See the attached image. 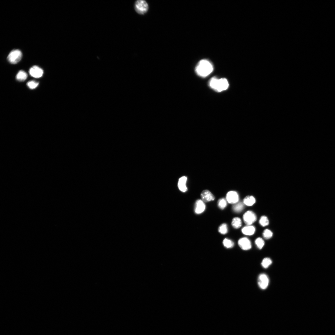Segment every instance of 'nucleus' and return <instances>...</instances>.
Segmentation results:
<instances>
[{"mask_svg":"<svg viewBox=\"0 0 335 335\" xmlns=\"http://www.w3.org/2000/svg\"><path fill=\"white\" fill-rule=\"evenodd\" d=\"M214 70L212 63L207 60H202L197 65L195 69L196 74L200 77H205L210 75Z\"/></svg>","mask_w":335,"mask_h":335,"instance_id":"1","label":"nucleus"},{"mask_svg":"<svg viewBox=\"0 0 335 335\" xmlns=\"http://www.w3.org/2000/svg\"><path fill=\"white\" fill-rule=\"evenodd\" d=\"M209 85L216 92H220L226 90L229 86V82L225 78L218 79L213 77L209 81Z\"/></svg>","mask_w":335,"mask_h":335,"instance_id":"2","label":"nucleus"},{"mask_svg":"<svg viewBox=\"0 0 335 335\" xmlns=\"http://www.w3.org/2000/svg\"><path fill=\"white\" fill-rule=\"evenodd\" d=\"M22 58V53L19 50H14L9 53L8 58V61L11 64H16L19 62Z\"/></svg>","mask_w":335,"mask_h":335,"instance_id":"3","label":"nucleus"},{"mask_svg":"<svg viewBox=\"0 0 335 335\" xmlns=\"http://www.w3.org/2000/svg\"><path fill=\"white\" fill-rule=\"evenodd\" d=\"M134 9L137 13L140 14H144L148 11L149 6L148 4L145 1L139 0L135 3Z\"/></svg>","mask_w":335,"mask_h":335,"instance_id":"4","label":"nucleus"},{"mask_svg":"<svg viewBox=\"0 0 335 335\" xmlns=\"http://www.w3.org/2000/svg\"><path fill=\"white\" fill-rule=\"evenodd\" d=\"M243 219L245 224L248 225H250L255 222L257 217L253 212L248 211L244 214Z\"/></svg>","mask_w":335,"mask_h":335,"instance_id":"5","label":"nucleus"},{"mask_svg":"<svg viewBox=\"0 0 335 335\" xmlns=\"http://www.w3.org/2000/svg\"><path fill=\"white\" fill-rule=\"evenodd\" d=\"M226 200L230 204H236L239 200V195L235 191H230L226 194Z\"/></svg>","mask_w":335,"mask_h":335,"instance_id":"6","label":"nucleus"},{"mask_svg":"<svg viewBox=\"0 0 335 335\" xmlns=\"http://www.w3.org/2000/svg\"><path fill=\"white\" fill-rule=\"evenodd\" d=\"M269 283V278L266 274H262L260 275L258 279V284L261 289H266L267 288Z\"/></svg>","mask_w":335,"mask_h":335,"instance_id":"7","label":"nucleus"},{"mask_svg":"<svg viewBox=\"0 0 335 335\" xmlns=\"http://www.w3.org/2000/svg\"><path fill=\"white\" fill-rule=\"evenodd\" d=\"M29 74L32 77L39 78L43 76L44 71L42 69L37 65H34L29 69Z\"/></svg>","mask_w":335,"mask_h":335,"instance_id":"8","label":"nucleus"},{"mask_svg":"<svg viewBox=\"0 0 335 335\" xmlns=\"http://www.w3.org/2000/svg\"><path fill=\"white\" fill-rule=\"evenodd\" d=\"M238 244L242 249L245 250L250 249L252 247L250 241L246 237H243L239 239Z\"/></svg>","mask_w":335,"mask_h":335,"instance_id":"9","label":"nucleus"},{"mask_svg":"<svg viewBox=\"0 0 335 335\" xmlns=\"http://www.w3.org/2000/svg\"><path fill=\"white\" fill-rule=\"evenodd\" d=\"M202 200L205 202H208L213 201L215 199V197L210 191L205 190L202 191L201 194Z\"/></svg>","mask_w":335,"mask_h":335,"instance_id":"10","label":"nucleus"},{"mask_svg":"<svg viewBox=\"0 0 335 335\" xmlns=\"http://www.w3.org/2000/svg\"><path fill=\"white\" fill-rule=\"evenodd\" d=\"M206 208V205L202 200H197L196 202L195 212L196 214H199L204 212Z\"/></svg>","mask_w":335,"mask_h":335,"instance_id":"11","label":"nucleus"},{"mask_svg":"<svg viewBox=\"0 0 335 335\" xmlns=\"http://www.w3.org/2000/svg\"><path fill=\"white\" fill-rule=\"evenodd\" d=\"M187 179L186 177L183 176L179 179L178 181V188L183 193L186 192L188 190L186 185Z\"/></svg>","mask_w":335,"mask_h":335,"instance_id":"12","label":"nucleus"},{"mask_svg":"<svg viewBox=\"0 0 335 335\" xmlns=\"http://www.w3.org/2000/svg\"><path fill=\"white\" fill-rule=\"evenodd\" d=\"M255 231L254 227L252 226L248 225L244 226L242 229V231L243 234L251 236L253 235Z\"/></svg>","mask_w":335,"mask_h":335,"instance_id":"13","label":"nucleus"},{"mask_svg":"<svg viewBox=\"0 0 335 335\" xmlns=\"http://www.w3.org/2000/svg\"><path fill=\"white\" fill-rule=\"evenodd\" d=\"M28 75L25 71L20 70L16 76V79L18 81L23 82L25 81L27 78Z\"/></svg>","mask_w":335,"mask_h":335,"instance_id":"14","label":"nucleus"},{"mask_svg":"<svg viewBox=\"0 0 335 335\" xmlns=\"http://www.w3.org/2000/svg\"><path fill=\"white\" fill-rule=\"evenodd\" d=\"M255 202V198L252 196H248L246 197L243 201L244 204L248 206H253Z\"/></svg>","mask_w":335,"mask_h":335,"instance_id":"15","label":"nucleus"},{"mask_svg":"<svg viewBox=\"0 0 335 335\" xmlns=\"http://www.w3.org/2000/svg\"><path fill=\"white\" fill-rule=\"evenodd\" d=\"M244 204V203L242 202L237 203L233 206L232 209L235 212L240 213L243 210Z\"/></svg>","mask_w":335,"mask_h":335,"instance_id":"16","label":"nucleus"},{"mask_svg":"<svg viewBox=\"0 0 335 335\" xmlns=\"http://www.w3.org/2000/svg\"><path fill=\"white\" fill-rule=\"evenodd\" d=\"M231 224L233 228L235 229L240 228L242 225L241 220L238 217L234 218L232 220Z\"/></svg>","mask_w":335,"mask_h":335,"instance_id":"17","label":"nucleus"},{"mask_svg":"<svg viewBox=\"0 0 335 335\" xmlns=\"http://www.w3.org/2000/svg\"><path fill=\"white\" fill-rule=\"evenodd\" d=\"M272 261L271 259L266 258L262 260L261 265L264 268H267L272 264Z\"/></svg>","mask_w":335,"mask_h":335,"instance_id":"18","label":"nucleus"},{"mask_svg":"<svg viewBox=\"0 0 335 335\" xmlns=\"http://www.w3.org/2000/svg\"><path fill=\"white\" fill-rule=\"evenodd\" d=\"M219 231L221 234H225L228 232V228L227 225L223 224L221 225L219 228Z\"/></svg>","mask_w":335,"mask_h":335,"instance_id":"19","label":"nucleus"},{"mask_svg":"<svg viewBox=\"0 0 335 335\" xmlns=\"http://www.w3.org/2000/svg\"><path fill=\"white\" fill-rule=\"evenodd\" d=\"M223 243L224 246L227 248H232L234 246V243L228 239H225Z\"/></svg>","mask_w":335,"mask_h":335,"instance_id":"20","label":"nucleus"},{"mask_svg":"<svg viewBox=\"0 0 335 335\" xmlns=\"http://www.w3.org/2000/svg\"><path fill=\"white\" fill-rule=\"evenodd\" d=\"M256 246L259 249H261L264 247L265 243L263 239L261 238H257L255 241Z\"/></svg>","mask_w":335,"mask_h":335,"instance_id":"21","label":"nucleus"},{"mask_svg":"<svg viewBox=\"0 0 335 335\" xmlns=\"http://www.w3.org/2000/svg\"><path fill=\"white\" fill-rule=\"evenodd\" d=\"M39 85V83L35 81H29L27 83V86L32 89H34L37 88Z\"/></svg>","mask_w":335,"mask_h":335,"instance_id":"22","label":"nucleus"},{"mask_svg":"<svg viewBox=\"0 0 335 335\" xmlns=\"http://www.w3.org/2000/svg\"><path fill=\"white\" fill-rule=\"evenodd\" d=\"M226 200L224 198H221L218 201V206L221 209H224L227 206Z\"/></svg>","mask_w":335,"mask_h":335,"instance_id":"23","label":"nucleus"},{"mask_svg":"<svg viewBox=\"0 0 335 335\" xmlns=\"http://www.w3.org/2000/svg\"><path fill=\"white\" fill-rule=\"evenodd\" d=\"M259 222L260 225L263 226H267L269 224V220L265 216H262L261 217L260 220Z\"/></svg>","mask_w":335,"mask_h":335,"instance_id":"24","label":"nucleus"},{"mask_svg":"<svg viewBox=\"0 0 335 335\" xmlns=\"http://www.w3.org/2000/svg\"><path fill=\"white\" fill-rule=\"evenodd\" d=\"M263 235L265 239H268L272 237L273 233L270 230L267 229L263 232Z\"/></svg>","mask_w":335,"mask_h":335,"instance_id":"25","label":"nucleus"}]
</instances>
